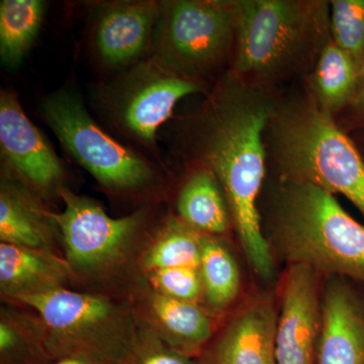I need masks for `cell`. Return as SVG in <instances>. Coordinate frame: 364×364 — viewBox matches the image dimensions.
<instances>
[{
	"label": "cell",
	"mask_w": 364,
	"mask_h": 364,
	"mask_svg": "<svg viewBox=\"0 0 364 364\" xmlns=\"http://www.w3.org/2000/svg\"><path fill=\"white\" fill-rule=\"evenodd\" d=\"M277 102L263 86L228 72L198 116L196 148L203 166L221 184L246 257L262 279L273 274L257 200L265 177V132Z\"/></svg>",
	"instance_id": "obj_1"
},
{
	"label": "cell",
	"mask_w": 364,
	"mask_h": 364,
	"mask_svg": "<svg viewBox=\"0 0 364 364\" xmlns=\"http://www.w3.org/2000/svg\"><path fill=\"white\" fill-rule=\"evenodd\" d=\"M329 7L320 0H235L232 71L267 87L315 66L331 39Z\"/></svg>",
	"instance_id": "obj_2"
},
{
	"label": "cell",
	"mask_w": 364,
	"mask_h": 364,
	"mask_svg": "<svg viewBox=\"0 0 364 364\" xmlns=\"http://www.w3.org/2000/svg\"><path fill=\"white\" fill-rule=\"evenodd\" d=\"M267 151L284 181L344 196L364 215V163L355 146L312 95L277 105Z\"/></svg>",
	"instance_id": "obj_3"
},
{
	"label": "cell",
	"mask_w": 364,
	"mask_h": 364,
	"mask_svg": "<svg viewBox=\"0 0 364 364\" xmlns=\"http://www.w3.org/2000/svg\"><path fill=\"white\" fill-rule=\"evenodd\" d=\"M275 230L291 264L364 282V226L324 189L282 179Z\"/></svg>",
	"instance_id": "obj_4"
},
{
	"label": "cell",
	"mask_w": 364,
	"mask_h": 364,
	"mask_svg": "<svg viewBox=\"0 0 364 364\" xmlns=\"http://www.w3.org/2000/svg\"><path fill=\"white\" fill-rule=\"evenodd\" d=\"M235 35V0L161 1L151 58L181 77L203 83L232 58Z\"/></svg>",
	"instance_id": "obj_5"
},
{
	"label": "cell",
	"mask_w": 364,
	"mask_h": 364,
	"mask_svg": "<svg viewBox=\"0 0 364 364\" xmlns=\"http://www.w3.org/2000/svg\"><path fill=\"white\" fill-rule=\"evenodd\" d=\"M42 112L71 156L105 188L134 191L152 181L149 163L102 130L76 93H53L43 102Z\"/></svg>",
	"instance_id": "obj_6"
},
{
	"label": "cell",
	"mask_w": 364,
	"mask_h": 364,
	"mask_svg": "<svg viewBox=\"0 0 364 364\" xmlns=\"http://www.w3.org/2000/svg\"><path fill=\"white\" fill-rule=\"evenodd\" d=\"M119 85L112 102L119 126L149 147L179 100L203 90V83L181 77L152 58L136 63Z\"/></svg>",
	"instance_id": "obj_7"
},
{
	"label": "cell",
	"mask_w": 364,
	"mask_h": 364,
	"mask_svg": "<svg viewBox=\"0 0 364 364\" xmlns=\"http://www.w3.org/2000/svg\"><path fill=\"white\" fill-rule=\"evenodd\" d=\"M59 193L65 208L50 217L63 235L67 256L78 267H97L116 258L142 220L140 214L114 219L92 200L65 188Z\"/></svg>",
	"instance_id": "obj_8"
},
{
	"label": "cell",
	"mask_w": 364,
	"mask_h": 364,
	"mask_svg": "<svg viewBox=\"0 0 364 364\" xmlns=\"http://www.w3.org/2000/svg\"><path fill=\"white\" fill-rule=\"evenodd\" d=\"M316 272L305 264H291L287 270L277 323V364H313L322 324Z\"/></svg>",
	"instance_id": "obj_9"
},
{
	"label": "cell",
	"mask_w": 364,
	"mask_h": 364,
	"mask_svg": "<svg viewBox=\"0 0 364 364\" xmlns=\"http://www.w3.org/2000/svg\"><path fill=\"white\" fill-rule=\"evenodd\" d=\"M0 147L6 162L20 176L42 191H61L64 169L39 129L26 117L18 95H0Z\"/></svg>",
	"instance_id": "obj_10"
},
{
	"label": "cell",
	"mask_w": 364,
	"mask_h": 364,
	"mask_svg": "<svg viewBox=\"0 0 364 364\" xmlns=\"http://www.w3.org/2000/svg\"><path fill=\"white\" fill-rule=\"evenodd\" d=\"M161 2L153 0L102 4L95 23V45L102 63L128 66L142 56L154 36Z\"/></svg>",
	"instance_id": "obj_11"
},
{
	"label": "cell",
	"mask_w": 364,
	"mask_h": 364,
	"mask_svg": "<svg viewBox=\"0 0 364 364\" xmlns=\"http://www.w3.org/2000/svg\"><path fill=\"white\" fill-rule=\"evenodd\" d=\"M318 364H364V313L341 282L326 289Z\"/></svg>",
	"instance_id": "obj_12"
},
{
	"label": "cell",
	"mask_w": 364,
	"mask_h": 364,
	"mask_svg": "<svg viewBox=\"0 0 364 364\" xmlns=\"http://www.w3.org/2000/svg\"><path fill=\"white\" fill-rule=\"evenodd\" d=\"M277 323L279 318L269 301L247 306L225 333L215 364H277Z\"/></svg>",
	"instance_id": "obj_13"
},
{
	"label": "cell",
	"mask_w": 364,
	"mask_h": 364,
	"mask_svg": "<svg viewBox=\"0 0 364 364\" xmlns=\"http://www.w3.org/2000/svg\"><path fill=\"white\" fill-rule=\"evenodd\" d=\"M14 298L38 311L46 324L59 332H78L97 324L111 314V306L102 299L57 287Z\"/></svg>",
	"instance_id": "obj_14"
},
{
	"label": "cell",
	"mask_w": 364,
	"mask_h": 364,
	"mask_svg": "<svg viewBox=\"0 0 364 364\" xmlns=\"http://www.w3.org/2000/svg\"><path fill=\"white\" fill-rule=\"evenodd\" d=\"M177 210L182 222L198 232L225 233L230 226L229 207L217 177L200 167L188 177L181 188Z\"/></svg>",
	"instance_id": "obj_15"
},
{
	"label": "cell",
	"mask_w": 364,
	"mask_h": 364,
	"mask_svg": "<svg viewBox=\"0 0 364 364\" xmlns=\"http://www.w3.org/2000/svg\"><path fill=\"white\" fill-rule=\"evenodd\" d=\"M63 265L37 249L4 243L0 245V282L14 296L56 289Z\"/></svg>",
	"instance_id": "obj_16"
},
{
	"label": "cell",
	"mask_w": 364,
	"mask_h": 364,
	"mask_svg": "<svg viewBox=\"0 0 364 364\" xmlns=\"http://www.w3.org/2000/svg\"><path fill=\"white\" fill-rule=\"evenodd\" d=\"M360 71L353 60L330 39L313 68L311 95L328 114L350 105L358 90Z\"/></svg>",
	"instance_id": "obj_17"
},
{
	"label": "cell",
	"mask_w": 364,
	"mask_h": 364,
	"mask_svg": "<svg viewBox=\"0 0 364 364\" xmlns=\"http://www.w3.org/2000/svg\"><path fill=\"white\" fill-rule=\"evenodd\" d=\"M50 213L41 210L23 189L2 181L0 193V237L4 243L32 249L47 244Z\"/></svg>",
	"instance_id": "obj_18"
},
{
	"label": "cell",
	"mask_w": 364,
	"mask_h": 364,
	"mask_svg": "<svg viewBox=\"0 0 364 364\" xmlns=\"http://www.w3.org/2000/svg\"><path fill=\"white\" fill-rule=\"evenodd\" d=\"M42 0H2L0 4V56L9 68H16L32 47L46 14Z\"/></svg>",
	"instance_id": "obj_19"
},
{
	"label": "cell",
	"mask_w": 364,
	"mask_h": 364,
	"mask_svg": "<svg viewBox=\"0 0 364 364\" xmlns=\"http://www.w3.org/2000/svg\"><path fill=\"white\" fill-rule=\"evenodd\" d=\"M152 308L160 323L174 339L179 353L188 356L198 350L212 335L205 314L191 301L155 294Z\"/></svg>",
	"instance_id": "obj_20"
},
{
	"label": "cell",
	"mask_w": 364,
	"mask_h": 364,
	"mask_svg": "<svg viewBox=\"0 0 364 364\" xmlns=\"http://www.w3.org/2000/svg\"><path fill=\"white\" fill-rule=\"evenodd\" d=\"M200 272L210 305L223 310L233 303L240 291L238 265L226 246L210 235L203 237Z\"/></svg>",
	"instance_id": "obj_21"
},
{
	"label": "cell",
	"mask_w": 364,
	"mask_h": 364,
	"mask_svg": "<svg viewBox=\"0 0 364 364\" xmlns=\"http://www.w3.org/2000/svg\"><path fill=\"white\" fill-rule=\"evenodd\" d=\"M203 237L183 222H169L146 255V267L153 272L164 268H200Z\"/></svg>",
	"instance_id": "obj_22"
},
{
	"label": "cell",
	"mask_w": 364,
	"mask_h": 364,
	"mask_svg": "<svg viewBox=\"0 0 364 364\" xmlns=\"http://www.w3.org/2000/svg\"><path fill=\"white\" fill-rule=\"evenodd\" d=\"M330 7L331 40L360 71L364 62V0H334Z\"/></svg>",
	"instance_id": "obj_23"
},
{
	"label": "cell",
	"mask_w": 364,
	"mask_h": 364,
	"mask_svg": "<svg viewBox=\"0 0 364 364\" xmlns=\"http://www.w3.org/2000/svg\"><path fill=\"white\" fill-rule=\"evenodd\" d=\"M153 282L161 293L170 298L193 301L203 291L200 268H164L153 272Z\"/></svg>",
	"instance_id": "obj_24"
},
{
	"label": "cell",
	"mask_w": 364,
	"mask_h": 364,
	"mask_svg": "<svg viewBox=\"0 0 364 364\" xmlns=\"http://www.w3.org/2000/svg\"><path fill=\"white\" fill-rule=\"evenodd\" d=\"M136 355L135 359H129L127 364H193L188 356L164 348L147 349Z\"/></svg>",
	"instance_id": "obj_25"
},
{
	"label": "cell",
	"mask_w": 364,
	"mask_h": 364,
	"mask_svg": "<svg viewBox=\"0 0 364 364\" xmlns=\"http://www.w3.org/2000/svg\"><path fill=\"white\" fill-rule=\"evenodd\" d=\"M350 105L354 116L360 121H364V62L359 75L358 90Z\"/></svg>",
	"instance_id": "obj_26"
},
{
	"label": "cell",
	"mask_w": 364,
	"mask_h": 364,
	"mask_svg": "<svg viewBox=\"0 0 364 364\" xmlns=\"http://www.w3.org/2000/svg\"><path fill=\"white\" fill-rule=\"evenodd\" d=\"M16 343V336L9 326L1 324L0 326V349L2 353L11 350Z\"/></svg>",
	"instance_id": "obj_27"
},
{
	"label": "cell",
	"mask_w": 364,
	"mask_h": 364,
	"mask_svg": "<svg viewBox=\"0 0 364 364\" xmlns=\"http://www.w3.org/2000/svg\"><path fill=\"white\" fill-rule=\"evenodd\" d=\"M56 364H92V363L85 358H66Z\"/></svg>",
	"instance_id": "obj_28"
}]
</instances>
